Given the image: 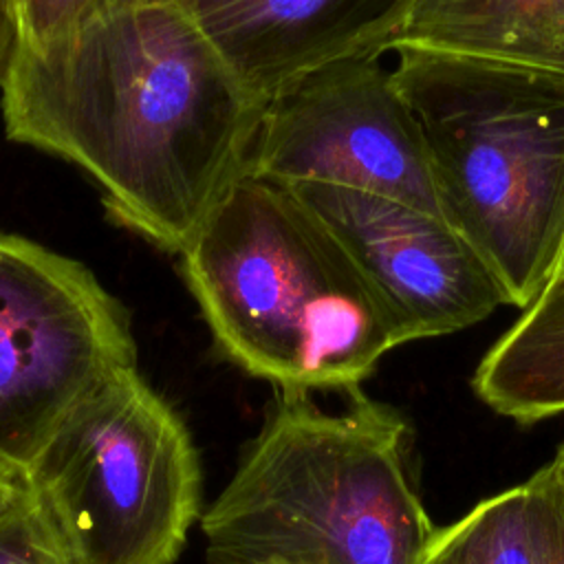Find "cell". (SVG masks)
I'll return each instance as SVG.
<instances>
[{
    "mask_svg": "<svg viewBox=\"0 0 564 564\" xmlns=\"http://www.w3.org/2000/svg\"><path fill=\"white\" fill-rule=\"evenodd\" d=\"M4 134L64 159L115 223L181 256L247 174L264 104L178 0H104L75 31L18 42Z\"/></svg>",
    "mask_w": 564,
    "mask_h": 564,
    "instance_id": "obj_1",
    "label": "cell"
},
{
    "mask_svg": "<svg viewBox=\"0 0 564 564\" xmlns=\"http://www.w3.org/2000/svg\"><path fill=\"white\" fill-rule=\"evenodd\" d=\"M218 350L278 392H348L401 346L368 275L300 196L245 174L181 251Z\"/></svg>",
    "mask_w": 564,
    "mask_h": 564,
    "instance_id": "obj_2",
    "label": "cell"
},
{
    "mask_svg": "<svg viewBox=\"0 0 564 564\" xmlns=\"http://www.w3.org/2000/svg\"><path fill=\"white\" fill-rule=\"evenodd\" d=\"M341 410L278 392L203 509L207 564H419L436 527L408 471V423L361 388Z\"/></svg>",
    "mask_w": 564,
    "mask_h": 564,
    "instance_id": "obj_3",
    "label": "cell"
},
{
    "mask_svg": "<svg viewBox=\"0 0 564 564\" xmlns=\"http://www.w3.org/2000/svg\"><path fill=\"white\" fill-rule=\"evenodd\" d=\"M392 77L432 163L447 223L527 308L564 251V77L401 46Z\"/></svg>",
    "mask_w": 564,
    "mask_h": 564,
    "instance_id": "obj_4",
    "label": "cell"
},
{
    "mask_svg": "<svg viewBox=\"0 0 564 564\" xmlns=\"http://www.w3.org/2000/svg\"><path fill=\"white\" fill-rule=\"evenodd\" d=\"M20 476L79 564H174L203 516L192 432L137 366L95 386Z\"/></svg>",
    "mask_w": 564,
    "mask_h": 564,
    "instance_id": "obj_5",
    "label": "cell"
},
{
    "mask_svg": "<svg viewBox=\"0 0 564 564\" xmlns=\"http://www.w3.org/2000/svg\"><path fill=\"white\" fill-rule=\"evenodd\" d=\"M130 366V313L97 275L0 231V463L22 474L62 419Z\"/></svg>",
    "mask_w": 564,
    "mask_h": 564,
    "instance_id": "obj_6",
    "label": "cell"
},
{
    "mask_svg": "<svg viewBox=\"0 0 564 564\" xmlns=\"http://www.w3.org/2000/svg\"><path fill=\"white\" fill-rule=\"evenodd\" d=\"M381 59L328 64L271 99L247 174L372 192L445 218L423 132Z\"/></svg>",
    "mask_w": 564,
    "mask_h": 564,
    "instance_id": "obj_7",
    "label": "cell"
},
{
    "mask_svg": "<svg viewBox=\"0 0 564 564\" xmlns=\"http://www.w3.org/2000/svg\"><path fill=\"white\" fill-rule=\"evenodd\" d=\"M289 189L368 275L401 344L469 328L509 306L494 271L445 218L350 187L304 183Z\"/></svg>",
    "mask_w": 564,
    "mask_h": 564,
    "instance_id": "obj_8",
    "label": "cell"
},
{
    "mask_svg": "<svg viewBox=\"0 0 564 564\" xmlns=\"http://www.w3.org/2000/svg\"><path fill=\"white\" fill-rule=\"evenodd\" d=\"M264 106L308 73L386 57L414 0H178Z\"/></svg>",
    "mask_w": 564,
    "mask_h": 564,
    "instance_id": "obj_9",
    "label": "cell"
},
{
    "mask_svg": "<svg viewBox=\"0 0 564 564\" xmlns=\"http://www.w3.org/2000/svg\"><path fill=\"white\" fill-rule=\"evenodd\" d=\"M401 46L564 77V0H414L388 53Z\"/></svg>",
    "mask_w": 564,
    "mask_h": 564,
    "instance_id": "obj_10",
    "label": "cell"
},
{
    "mask_svg": "<svg viewBox=\"0 0 564 564\" xmlns=\"http://www.w3.org/2000/svg\"><path fill=\"white\" fill-rule=\"evenodd\" d=\"M471 388L496 414L524 425L564 414V275L494 341Z\"/></svg>",
    "mask_w": 564,
    "mask_h": 564,
    "instance_id": "obj_11",
    "label": "cell"
},
{
    "mask_svg": "<svg viewBox=\"0 0 564 564\" xmlns=\"http://www.w3.org/2000/svg\"><path fill=\"white\" fill-rule=\"evenodd\" d=\"M419 564H535L527 480L436 529Z\"/></svg>",
    "mask_w": 564,
    "mask_h": 564,
    "instance_id": "obj_12",
    "label": "cell"
},
{
    "mask_svg": "<svg viewBox=\"0 0 564 564\" xmlns=\"http://www.w3.org/2000/svg\"><path fill=\"white\" fill-rule=\"evenodd\" d=\"M0 564H79L24 480L18 500L0 518Z\"/></svg>",
    "mask_w": 564,
    "mask_h": 564,
    "instance_id": "obj_13",
    "label": "cell"
},
{
    "mask_svg": "<svg viewBox=\"0 0 564 564\" xmlns=\"http://www.w3.org/2000/svg\"><path fill=\"white\" fill-rule=\"evenodd\" d=\"M527 487L535 564H564V487L551 465L538 469Z\"/></svg>",
    "mask_w": 564,
    "mask_h": 564,
    "instance_id": "obj_14",
    "label": "cell"
},
{
    "mask_svg": "<svg viewBox=\"0 0 564 564\" xmlns=\"http://www.w3.org/2000/svg\"><path fill=\"white\" fill-rule=\"evenodd\" d=\"M104 0H15L18 35L26 46H42L75 31Z\"/></svg>",
    "mask_w": 564,
    "mask_h": 564,
    "instance_id": "obj_15",
    "label": "cell"
},
{
    "mask_svg": "<svg viewBox=\"0 0 564 564\" xmlns=\"http://www.w3.org/2000/svg\"><path fill=\"white\" fill-rule=\"evenodd\" d=\"M18 9L15 0H0V79L18 46Z\"/></svg>",
    "mask_w": 564,
    "mask_h": 564,
    "instance_id": "obj_16",
    "label": "cell"
},
{
    "mask_svg": "<svg viewBox=\"0 0 564 564\" xmlns=\"http://www.w3.org/2000/svg\"><path fill=\"white\" fill-rule=\"evenodd\" d=\"M22 491V476L20 471L0 463V518L13 507Z\"/></svg>",
    "mask_w": 564,
    "mask_h": 564,
    "instance_id": "obj_17",
    "label": "cell"
},
{
    "mask_svg": "<svg viewBox=\"0 0 564 564\" xmlns=\"http://www.w3.org/2000/svg\"><path fill=\"white\" fill-rule=\"evenodd\" d=\"M549 465H551V469L555 471L557 480H560L562 487H564V445H560V449L555 452V456H553V460H551Z\"/></svg>",
    "mask_w": 564,
    "mask_h": 564,
    "instance_id": "obj_18",
    "label": "cell"
},
{
    "mask_svg": "<svg viewBox=\"0 0 564 564\" xmlns=\"http://www.w3.org/2000/svg\"><path fill=\"white\" fill-rule=\"evenodd\" d=\"M557 275H564V251H562V260H560V269H557Z\"/></svg>",
    "mask_w": 564,
    "mask_h": 564,
    "instance_id": "obj_19",
    "label": "cell"
}]
</instances>
